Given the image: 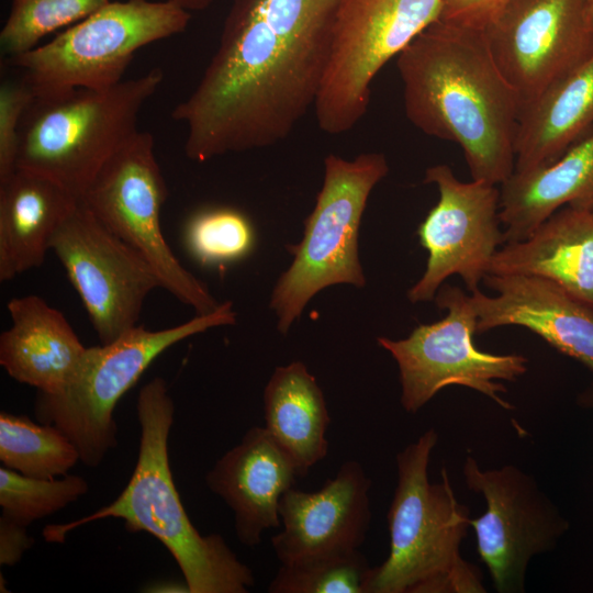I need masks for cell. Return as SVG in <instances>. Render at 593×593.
<instances>
[{
  "mask_svg": "<svg viewBox=\"0 0 593 593\" xmlns=\"http://www.w3.org/2000/svg\"><path fill=\"white\" fill-rule=\"evenodd\" d=\"M335 0H233L219 46L171 118L204 163L276 145L314 107L327 68Z\"/></svg>",
  "mask_w": 593,
  "mask_h": 593,
  "instance_id": "cell-1",
  "label": "cell"
},
{
  "mask_svg": "<svg viewBox=\"0 0 593 593\" xmlns=\"http://www.w3.org/2000/svg\"><path fill=\"white\" fill-rule=\"evenodd\" d=\"M406 118L462 149L472 180L502 184L514 172L522 102L482 29L443 19L398 56Z\"/></svg>",
  "mask_w": 593,
  "mask_h": 593,
  "instance_id": "cell-2",
  "label": "cell"
},
{
  "mask_svg": "<svg viewBox=\"0 0 593 593\" xmlns=\"http://www.w3.org/2000/svg\"><path fill=\"white\" fill-rule=\"evenodd\" d=\"M138 456L128 483L108 506L60 525H48L46 541L63 542L70 530L103 518L124 521L130 532H146L170 552L190 593H246L255 585L253 571L219 534L201 535L188 516L169 465L168 438L175 404L166 381L156 377L138 392Z\"/></svg>",
  "mask_w": 593,
  "mask_h": 593,
  "instance_id": "cell-3",
  "label": "cell"
},
{
  "mask_svg": "<svg viewBox=\"0 0 593 593\" xmlns=\"http://www.w3.org/2000/svg\"><path fill=\"white\" fill-rule=\"evenodd\" d=\"M437 440L429 428L396 456L398 484L388 512L390 552L370 568L363 593L485 592L479 569L460 553L469 508L458 502L445 468L441 482L428 479Z\"/></svg>",
  "mask_w": 593,
  "mask_h": 593,
  "instance_id": "cell-4",
  "label": "cell"
},
{
  "mask_svg": "<svg viewBox=\"0 0 593 593\" xmlns=\"http://www.w3.org/2000/svg\"><path fill=\"white\" fill-rule=\"evenodd\" d=\"M163 80V70L152 68L108 89L34 98L22 119L16 168L43 175L81 199L138 131L139 113Z\"/></svg>",
  "mask_w": 593,
  "mask_h": 593,
  "instance_id": "cell-5",
  "label": "cell"
},
{
  "mask_svg": "<svg viewBox=\"0 0 593 593\" xmlns=\"http://www.w3.org/2000/svg\"><path fill=\"white\" fill-rule=\"evenodd\" d=\"M388 172L381 153H362L353 160L325 157L323 184L304 221L302 240L287 246L293 260L271 293L269 304L281 334L321 290L340 283L365 287L358 254L360 221L372 189Z\"/></svg>",
  "mask_w": 593,
  "mask_h": 593,
  "instance_id": "cell-6",
  "label": "cell"
},
{
  "mask_svg": "<svg viewBox=\"0 0 593 593\" xmlns=\"http://www.w3.org/2000/svg\"><path fill=\"white\" fill-rule=\"evenodd\" d=\"M191 12L164 0L110 1L53 40L11 57L35 98L108 89L141 48L182 33Z\"/></svg>",
  "mask_w": 593,
  "mask_h": 593,
  "instance_id": "cell-7",
  "label": "cell"
},
{
  "mask_svg": "<svg viewBox=\"0 0 593 593\" xmlns=\"http://www.w3.org/2000/svg\"><path fill=\"white\" fill-rule=\"evenodd\" d=\"M235 322L236 312L225 302L210 314H195L169 328L150 331L137 325L112 343L88 347L79 376L66 390L37 392L35 417L59 428L76 446L80 461L96 468L118 445L113 418L118 402L149 365L175 344Z\"/></svg>",
  "mask_w": 593,
  "mask_h": 593,
  "instance_id": "cell-8",
  "label": "cell"
},
{
  "mask_svg": "<svg viewBox=\"0 0 593 593\" xmlns=\"http://www.w3.org/2000/svg\"><path fill=\"white\" fill-rule=\"evenodd\" d=\"M445 0H335L327 68L314 104L331 135L358 124L380 69L440 19Z\"/></svg>",
  "mask_w": 593,
  "mask_h": 593,
  "instance_id": "cell-9",
  "label": "cell"
},
{
  "mask_svg": "<svg viewBox=\"0 0 593 593\" xmlns=\"http://www.w3.org/2000/svg\"><path fill=\"white\" fill-rule=\"evenodd\" d=\"M167 194L155 138L138 130L104 164L81 200L111 233L148 261L163 289L198 315L210 314L221 303L180 264L164 237L160 213Z\"/></svg>",
  "mask_w": 593,
  "mask_h": 593,
  "instance_id": "cell-10",
  "label": "cell"
},
{
  "mask_svg": "<svg viewBox=\"0 0 593 593\" xmlns=\"http://www.w3.org/2000/svg\"><path fill=\"white\" fill-rule=\"evenodd\" d=\"M434 300L440 310L447 311L444 318L419 324L403 339H377L398 363L403 409L414 414L449 385L475 390L501 407L513 409L501 396L506 388L499 380H517L527 371V358L475 347L478 317L469 295L459 287L444 284Z\"/></svg>",
  "mask_w": 593,
  "mask_h": 593,
  "instance_id": "cell-11",
  "label": "cell"
},
{
  "mask_svg": "<svg viewBox=\"0 0 593 593\" xmlns=\"http://www.w3.org/2000/svg\"><path fill=\"white\" fill-rule=\"evenodd\" d=\"M51 250L79 294L101 344L136 327L145 299L161 288L148 261L111 233L81 199L55 232Z\"/></svg>",
  "mask_w": 593,
  "mask_h": 593,
  "instance_id": "cell-12",
  "label": "cell"
},
{
  "mask_svg": "<svg viewBox=\"0 0 593 593\" xmlns=\"http://www.w3.org/2000/svg\"><path fill=\"white\" fill-rule=\"evenodd\" d=\"M462 474L468 489L486 502L485 512L470 518V526L496 591L524 592L530 559L552 550L568 522L535 478L513 465L485 470L468 456Z\"/></svg>",
  "mask_w": 593,
  "mask_h": 593,
  "instance_id": "cell-13",
  "label": "cell"
},
{
  "mask_svg": "<svg viewBox=\"0 0 593 593\" xmlns=\"http://www.w3.org/2000/svg\"><path fill=\"white\" fill-rule=\"evenodd\" d=\"M482 31L522 109L593 54L588 0H507Z\"/></svg>",
  "mask_w": 593,
  "mask_h": 593,
  "instance_id": "cell-14",
  "label": "cell"
},
{
  "mask_svg": "<svg viewBox=\"0 0 593 593\" xmlns=\"http://www.w3.org/2000/svg\"><path fill=\"white\" fill-rule=\"evenodd\" d=\"M424 182L437 187L439 199L417 228L428 258L423 276L407 292L412 303L434 300L452 275L460 276L469 291L478 290L499 246L505 244L497 186L460 181L445 164L429 167Z\"/></svg>",
  "mask_w": 593,
  "mask_h": 593,
  "instance_id": "cell-15",
  "label": "cell"
},
{
  "mask_svg": "<svg viewBox=\"0 0 593 593\" xmlns=\"http://www.w3.org/2000/svg\"><path fill=\"white\" fill-rule=\"evenodd\" d=\"M370 488L362 466L348 460L320 490L284 492L278 508L282 529L271 539L280 564L359 549L371 521Z\"/></svg>",
  "mask_w": 593,
  "mask_h": 593,
  "instance_id": "cell-16",
  "label": "cell"
},
{
  "mask_svg": "<svg viewBox=\"0 0 593 593\" xmlns=\"http://www.w3.org/2000/svg\"><path fill=\"white\" fill-rule=\"evenodd\" d=\"M469 295L477 314V334L505 325L523 326L558 351L593 371V310L550 280L527 275H490Z\"/></svg>",
  "mask_w": 593,
  "mask_h": 593,
  "instance_id": "cell-17",
  "label": "cell"
},
{
  "mask_svg": "<svg viewBox=\"0 0 593 593\" xmlns=\"http://www.w3.org/2000/svg\"><path fill=\"white\" fill-rule=\"evenodd\" d=\"M298 477L268 430L254 426L215 462L205 483L232 510L239 542L256 547L265 530L281 526L279 502Z\"/></svg>",
  "mask_w": 593,
  "mask_h": 593,
  "instance_id": "cell-18",
  "label": "cell"
},
{
  "mask_svg": "<svg viewBox=\"0 0 593 593\" xmlns=\"http://www.w3.org/2000/svg\"><path fill=\"white\" fill-rule=\"evenodd\" d=\"M11 326L0 336V365L14 380L56 394L79 376L85 347L63 313L37 295L11 299Z\"/></svg>",
  "mask_w": 593,
  "mask_h": 593,
  "instance_id": "cell-19",
  "label": "cell"
},
{
  "mask_svg": "<svg viewBox=\"0 0 593 593\" xmlns=\"http://www.w3.org/2000/svg\"><path fill=\"white\" fill-rule=\"evenodd\" d=\"M488 273L550 280L593 310V212L559 209L525 239L497 249Z\"/></svg>",
  "mask_w": 593,
  "mask_h": 593,
  "instance_id": "cell-20",
  "label": "cell"
},
{
  "mask_svg": "<svg viewBox=\"0 0 593 593\" xmlns=\"http://www.w3.org/2000/svg\"><path fill=\"white\" fill-rule=\"evenodd\" d=\"M563 206L593 212V130L553 163L514 171L501 184L505 244L525 239Z\"/></svg>",
  "mask_w": 593,
  "mask_h": 593,
  "instance_id": "cell-21",
  "label": "cell"
},
{
  "mask_svg": "<svg viewBox=\"0 0 593 593\" xmlns=\"http://www.w3.org/2000/svg\"><path fill=\"white\" fill-rule=\"evenodd\" d=\"M80 198L21 168L0 182V280L38 267L52 238Z\"/></svg>",
  "mask_w": 593,
  "mask_h": 593,
  "instance_id": "cell-22",
  "label": "cell"
},
{
  "mask_svg": "<svg viewBox=\"0 0 593 593\" xmlns=\"http://www.w3.org/2000/svg\"><path fill=\"white\" fill-rule=\"evenodd\" d=\"M592 130L593 54L522 109L514 171L553 163Z\"/></svg>",
  "mask_w": 593,
  "mask_h": 593,
  "instance_id": "cell-23",
  "label": "cell"
},
{
  "mask_svg": "<svg viewBox=\"0 0 593 593\" xmlns=\"http://www.w3.org/2000/svg\"><path fill=\"white\" fill-rule=\"evenodd\" d=\"M265 428L304 477L328 451L324 393L302 361L277 367L264 391Z\"/></svg>",
  "mask_w": 593,
  "mask_h": 593,
  "instance_id": "cell-24",
  "label": "cell"
},
{
  "mask_svg": "<svg viewBox=\"0 0 593 593\" xmlns=\"http://www.w3.org/2000/svg\"><path fill=\"white\" fill-rule=\"evenodd\" d=\"M0 460L4 467L24 475L53 479L68 474L80 455L56 426L1 412Z\"/></svg>",
  "mask_w": 593,
  "mask_h": 593,
  "instance_id": "cell-25",
  "label": "cell"
},
{
  "mask_svg": "<svg viewBox=\"0 0 593 593\" xmlns=\"http://www.w3.org/2000/svg\"><path fill=\"white\" fill-rule=\"evenodd\" d=\"M112 0H12L0 32L1 51L9 58L40 44L48 34L88 18Z\"/></svg>",
  "mask_w": 593,
  "mask_h": 593,
  "instance_id": "cell-26",
  "label": "cell"
},
{
  "mask_svg": "<svg viewBox=\"0 0 593 593\" xmlns=\"http://www.w3.org/2000/svg\"><path fill=\"white\" fill-rule=\"evenodd\" d=\"M89 485L80 475L40 479L0 468L1 516L23 526L52 515L88 492Z\"/></svg>",
  "mask_w": 593,
  "mask_h": 593,
  "instance_id": "cell-27",
  "label": "cell"
},
{
  "mask_svg": "<svg viewBox=\"0 0 593 593\" xmlns=\"http://www.w3.org/2000/svg\"><path fill=\"white\" fill-rule=\"evenodd\" d=\"M190 254L204 266H222L246 257L254 248L255 232L249 219L230 206L195 212L184 230Z\"/></svg>",
  "mask_w": 593,
  "mask_h": 593,
  "instance_id": "cell-28",
  "label": "cell"
},
{
  "mask_svg": "<svg viewBox=\"0 0 593 593\" xmlns=\"http://www.w3.org/2000/svg\"><path fill=\"white\" fill-rule=\"evenodd\" d=\"M370 566L359 549L282 566L270 593H363Z\"/></svg>",
  "mask_w": 593,
  "mask_h": 593,
  "instance_id": "cell-29",
  "label": "cell"
},
{
  "mask_svg": "<svg viewBox=\"0 0 593 593\" xmlns=\"http://www.w3.org/2000/svg\"><path fill=\"white\" fill-rule=\"evenodd\" d=\"M34 98L23 79L0 85V182L16 170L21 123Z\"/></svg>",
  "mask_w": 593,
  "mask_h": 593,
  "instance_id": "cell-30",
  "label": "cell"
},
{
  "mask_svg": "<svg viewBox=\"0 0 593 593\" xmlns=\"http://www.w3.org/2000/svg\"><path fill=\"white\" fill-rule=\"evenodd\" d=\"M507 0H445L440 19L483 29Z\"/></svg>",
  "mask_w": 593,
  "mask_h": 593,
  "instance_id": "cell-31",
  "label": "cell"
},
{
  "mask_svg": "<svg viewBox=\"0 0 593 593\" xmlns=\"http://www.w3.org/2000/svg\"><path fill=\"white\" fill-rule=\"evenodd\" d=\"M26 526L0 516V564L18 563L25 550L33 545V539L26 533Z\"/></svg>",
  "mask_w": 593,
  "mask_h": 593,
  "instance_id": "cell-32",
  "label": "cell"
},
{
  "mask_svg": "<svg viewBox=\"0 0 593 593\" xmlns=\"http://www.w3.org/2000/svg\"><path fill=\"white\" fill-rule=\"evenodd\" d=\"M174 3L189 12L201 11L210 7L214 0H164Z\"/></svg>",
  "mask_w": 593,
  "mask_h": 593,
  "instance_id": "cell-33",
  "label": "cell"
},
{
  "mask_svg": "<svg viewBox=\"0 0 593 593\" xmlns=\"http://www.w3.org/2000/svg\"><path fill=\"white\" fill-rule=\"evenodd\" d=\"M580 403L593 407V385L580 396Z\"/></svg>",
  "mask_w": 593,
  "mask_h": 593,
  "instance_id": "cell-34",
  "label": "cell"
},
{
  "mask_svg": "<svg viewBox=\"0 0 593 593\" xmlns=\"http://www.w3.org/2000/svg\"><path fill=\"white\" fill-rule=\"evenodd\" d=\"M588 4H589L590 13L592 16V21H593V0H588Z\"/></svg>",
  "mask_w": 593,
  "mask_h": 593,
  "instance_id": "cell-35",
  "label": "cell"
}]
</instances>
